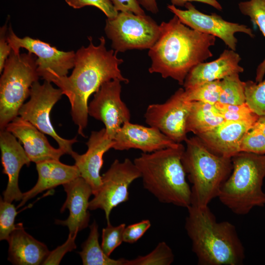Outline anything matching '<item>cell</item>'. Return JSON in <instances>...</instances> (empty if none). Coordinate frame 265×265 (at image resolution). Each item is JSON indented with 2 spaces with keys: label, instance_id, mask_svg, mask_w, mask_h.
<instances>
[{
  "label": "cell",
  "instance_id": "8d00e7d4",
  "mask_svg": "<svg viewBox=\"0 0 265 265\" xmlns=\"http://www.w3.org/2000/svg\"><path fill=\"white\" fill-rule=\"evenodd\" d=\"M77 235V234L74 235L69 234L66 241L54 250L50 251L42 265H59L62 257L67 252L76 248L75 240Z\"/></svg>",
  "mask_w": 265,
  "mask_h": 265
},
{
  "label": "cell",
  "instance_id": "4fadbf2b",
  "mask_svg": "<svg viewBox=\"0 0 265 265\" xmlns=\"http://www.w3.org/2000/svg\"><path fill=\"white\" fill-rule=\"evenodd\" d=\"M185 7L186 10H181L172 4L167 6L182 23L197 31L220 38L231 50H236V33H244L251 38L255 36L251 28L246 25L227 21L216 13H202L191 2L186 3Z\"/></svg>",
  "mask_w": 265,
  "mask_h": 265
},
{
  "label": "cell",
  "instance_id": "cb8c5ba5",
  "mask_svg": "<svg viewBox=\"0 0 265 265\" xmlns=\"http://www.w3.org/2000/svg\"><path fill=\"white\" fill-rule=\"evenodd\" d=\"M225 121L214 105L192 102L186 120V132L196 136L210 131Z\"/></svg>",
  "mask_w": 265,
  "mask_h": 265
},
{
  "label": "cell",
  "instance_id": "ffe728a7",
  "mask_svg": "<svg viewBox=\"0 0 265 265\" xmlns=\"http://www.w3.org/2000/svg\"><path fill=\"white\" fill-rule=\"evenodd\" d=\"M256 122L225 121L212 130L197 136L213 154L232 158L240 152L243 136L254 127Z\"/></svg>",
  "mask_w": 265,
  "mask_h": 265
},
{
  "label": "cell",
  "instance_id": "d4e9b609",
  "mask_svg": "<svg viewBox=\"0 0 265 265\" xmlns=\"http://www.w3.org/2000/svg\"><path fill=\"white\" fill-rule=\"evenodd\" d=\"M90 233L79 253L84 265H124L125 259H113L103 251L99 242L98 226L95 221L90 225Z\"/></svg>",
  "mask_w": 265,
  "mask_h": 265
},
{
  "label": "cell",
  "instance_id": "ab89813d",
  "mask_svg": "<svg viewBox=\"0 0 265 265\" xmlns=\"http://www.w3.org/2000/svg\"><path fill=\"white\" fill-rule=\"evenodd\" d=\"M191 1H197L206 3L219 11L222 9L221 5L217 0H171L172 4L175 6H185L186 3Z\"/></svg>",
  "mask_w": 265,
  "mask_h": 265
},
{
  "label": "cell",
  "instance_id": "30bf717a",
  "mask_svg": "<svg viewBox=\"0 0 265 265\" xmlns=\"http://www.w3.org/2000/svg\"><path fill=\"white\" fill-rule=\"evenodd\" d=\"M141 173L129 159L123 161L114 160L109 169L102 176V185L90 201L89 210L101 209L105 212L107 223H110L111 211L129 199V188Z\"/></svg>",
  "mask_w": 265,
  "mask_h": 265
},
{
  "label": "cell",
  "instance_id": "9a60e30c",
  "mask_svg": "<svg viewBox=\"0 0 265 265\" xmlns=\"http://www.w3.org/2000/svg\"><path fill=\"white\" fill-rule=\"evenodd\" d=\"M113 139L107 135L106 129L98 131H92L86 143L87 150L83 154L80 155L73 151L71 156L75 161L80 177L91 186L93 195H95L102 185L100 171L103 164L104 154L113 148Z\"/></svg>",
  "mask_w": 265,
  "mask_h": 265
},
{
  "label": "cell",
  "instance_id": "2e32d148",
  "mask_svg": "<svg viewBox=\"0 0 265 265\" xmlns=\"http://www.w3.org/2000/svg\"><path fill=\"white\" fill-rule=\"evenodd\" d=\"M115 150L138 149L149 153L177 146L176 143L153 127H145L128 121L123 124L113 139Z\"/></svg>",
  "mask_w": 265,
  "mask_h": 265
},
{
  "label": "cell",
  "instance_id": "6da1fadb",
  "mask_svg": "<svg viewBox=\"0 0 265 265\" xmlns=\"http://www.w3.org/2000/svg\"><path fill=\"white\" fill-rule=\"evenodd\" d=\"M89 44L82 46L75 53L74 69L69 76L54 77L53 82L69 99L73 121L78 126V133L85 137L84 130L88 124V101L106 82L118 79L128 83L129 80L122 74L119 66L123 60L117 56L114 50H107L106 39L102 36L95 45L89 37Z\"/></svg>",
  "mask_w": 265,
  "mask_h": 265
},
{
  "label": "cell",
  "instance_id": "4dcf8cb0",
  "mask_svg": "<svg viewBox=\"0 0 265 265\" xmlns=\"http://www.w3.org/2000/svg\"><path fill=\"white\" fill-rule=\"evenodd\" d=\"M214 106L225 121L256 122L259 117L246 102L240 105H230L218 102Z\"/></svg>",
  "mask_w": 265,
  "mask_h": 265
},
{
  "label": "cell",
  "instance_id": "83f0119b",
  "mask_svg": "<svg viewBox=\"0 0 265 265\" xmlns=\"http://www.w3.org/2000/svg\"><path fill=\"white\" fill-rule=\"evenodd\" d=\"M171 248L164 241L160 242L151 252L132 260H124V265H170L174 262Z\"/></svg>",
  "mask_w": 265,
  "mask_h": 265
},
{
  "label": "cell",
  "instance_id": "e0dca14e",
  "mask_svg": "<svg viewBox=\"0 0 265 265\" xmlns=\"http://www.w3.org/2000/svg\"><path fill=\"white\" fill-rule=\"evenodd\" d=\"M17 138L5 129L0 130V148L2 173L7 175L8 181L6 189L3 192V200L12 203L21 201L23 193L19 187L18 180L22 167L29 166L31 162L24 148Z\"/></svg>",
  "mask_w": 265,
  "mask_h": 265
},
{
  "label": "cell",
  "instance_id": "d6986e66",
  "mask_svg": "<svg viewBox=\"0 0 265 265\" xmlns=\"http://www.w3.org/2000/svg\"><path fill=\"white\" fill-rule=\"evenodd\" d=\"M5 129L23 143L29 159L35 163L49 160H59L65 154L60 148L55 149L52 146L45 133L19 116L10 122Z\"/></svg>",
  "mask_w": 265,
  "mask_h": 265
},
{
  "label": "cell",
  "instance_id": "9c48e42d",
  "mask_svg": "<svg viewBox=\"0 0 265 265\" xmlns=\"http://www.w3.org/2000/svg\"><path fill=\"white\" fill-rule=\"evenodd\" d=\"M63 95L60 88H55L51 82L45 80L41 84L38 80L31 85L30 99L24 104L18 112V116L29 122L45 134L53 137L65 154L71 155L72 145L77 142V137L64 139L55 131L51 122L50 112L56 102Z\"/></svg>",
  "mask_w": 265,
  "mask_h": 265
},
{
  "label": "cell",
  "instance_id": "8992f818",
  "mask_svg": "<svg viewBox=\"0 0 265 265\" xmlns=\"http://www.w3.org/2000/svg\"><path fill=\"white\" fill-rule=\"evenodd\" d=\"M232 171L218 196L233 213L245 215L255 207L265 206L262 186L265 178V154L240 152L231 158Z\"/></svg>",
  "mask_w": 265,
  "mask_h": 265
},
{
  "label": "cell",
  "instance_id": "5bb4252c",
  "mask_svg": "<svg viewBox=\"0 0 265 265\" xmlns=\"http://www.w3.org/2000/svg\"><path fill=\"white\" fill-rule=\"evenodd\" d=\"M121 82L115 79L103 83L88 105V115L104 123L112 139L123 124L131 118L130 111L121 99Z\"/></svg>",
  "mask_w": 265,
  "mask_h": 265
},
{
  "label": "cell",
  "instance_id": "ac0fdd59",
  "mask_svg": "<svg viewBox=\"0 0 265 265\" xmlns=\"http://www.w3.org/2000/svg\"><path fill=\"white\" fill-rule=\"evenodd\" d=\"M63 186L67 198L60 212H63L66 209H68L69 214L66 220H56L55 223L67 226L69 234L74 235L88 226L90 219L89 199L93 194L92 189L89 184L80 176Z\"/></svg>",
  "mask_w": 265,
  "mask_h": 265
},
{
  "label": "cell",
  "instance_id": "277c9868",
  "mask_svg": "<svg viewBox=\"0 0 265 265\" xmlns=\"http://www.w3.org/2000/svg\"><path fill=\"white\" fill-rule=\"evenodd\" d=\"M185 149L180 143L143 153L133 162L141 173L144 188L159 202L187 208L191 204V191L182 162Z\"/></svg>",
  "mask_w": 265,
  "mask_h": 265
},
{
  "label": "cell",
  "instance_id": "ba28073f",
  "mask_svg": "<svg viewBox=\"0 0 265 265\" xmlns=\"http://www.w3.org/2000/svg\"><path fill=\"white\" fill-rule=\"evenodd\" d=\"M107 37L116 53L130 50L150 49L158 40L159 25L150 16L120 12L107 18L105 27Z\"/></svg>",
  "mask_w": 265,
  "mask_h": 265
},
{
  "label": "cell",
  "instance_id": "836d02e7",
  "mask_svg": "<svg viewBox=\"0 0 265 265\" xmlns=\"http://www.w3.org/2000/svg\"><path fill=\"white\" fill-rule=\"evenodd\" d=\"M240 152L265 154V135L259 128L254 126L245 133L241 140Z\"/></svg>",
  "mask_w": 265,
  "mask_h": 265
},
{
  "label": "cell",
  "instance_id": "f35d334b",
  "mask_svg": "<svg viewBox=\"0 0 265 265\" xmlns=\"http://www.w3.org/2000/svg\"><path fill=\"white\" fill-rule=\"evenodd\" d=\"M115 8L120 12H130L145 15V12L137 0H109Z\"/></svg>",
  "mask_w": 265,
  "mask_h": 265
},
{
  "label": "cell",
  "instance_id": "d590c367",
  "mask_svg": "<svg viewBox=\"0 0 265 265\" xmlns=\"http://www.w3.org/2000/svg\"><path fill=\"white\" fill-rule=\"evenodd\" d=\"M149 220L144 219L126 227L124 232V242L133 243L140 238L151 227Z\"/></svg>",
  "mask_w": 265,
  "mask_h": 265
},
{
  "label": "cell",
  "instance_id": "8fae6325",
  "mask_svg": "<svg viewBox=\"0 0 265 265\" xmlns=\"http://www.w3.org/2000/svg\"><path fill=\"white\" fill-rule=\"evenodd\" d=\"M7 40L14 52L19 53L20 49L24 48L37 57V71L39 76L45 80L67 76L69 70L75 66L74 51H60L49 43L28 36L20 38L15 34L11 25L8 27Z\"/></svg>",
  "mask_w": 265,
  "mask_h": 265
},
{
  "label": "cell",
  "instance_id": "44dd1931",
  "mask_svg": "<svg viewBox=\"0 0 265 265\" xmlns=\"http://www.w3.org/2000/svg\"><path fill=\"white\" fill-rule=\"evenodd\" d=\"M241 58L232 50H225L216 59L201 62L188 73L183 86L187 89L209 81L221 80L234 74L242 73L244 69L239 65Z\"/></svg>",
  "mask_w": 265,
  "mask_h": 265
},
{
  "label": "cell",
  "instance_id": "60d3db41",
  "mask_svg": "<svg viewBox=\"0 0 265 265\" xmlns=\"http://www.w3.org/2000/svg\"><path fill=\"white\" fill-rule=\"evenodd\" d=\"M139 4L142 6L147 10L157 14L159 11V8L156 0H137Z\"/></svg>",
  "mask_w": 265,
  "mask_h": 265
},
{
  "label": "cell",
  "instance_id": "7c38bea8",
  "mask_svg": "<svg viewBox=\"0 0 265 265\" xmlns=\"http://www.w3.org/2000/svg\"><path fill=\"white\" fill-rule=\"evenodd\" d=\"M191 105L185 89L180 88L164 103L148 106L144 115L145 122L176 143L185 142L187 138L186 120Z\"/></svg>",
  "mask_w": 265,
  "mask_h": 265
},
{
  "label": "cell",
  "instance_id": "4316f807",
  "mask_svg": "<svg viewBox=\"0 0 265 265\" xmlns=\"http://www.w3.org/2000/svg\"><path fill=\"white\" fill-rule=\"evenodd\" d=\"M222 92L219 102L230 105L245 103V82L238 74H234L221 80Z\"/></svg>",
  "mask_w": 265,
  "mask_h": 265
},
{
  "label": "cell",
  "instance_id": "f1b7e54d",
  "mask_svg": "<svg viewBox=\"0 0 265 265\" xmlns=\"http://www.w3.org/2000/svg\"><path fill=\"white\" fill-rule=\"evenodd\" d=\"M187 99L214 105L219 102L222 92L221 80L204 82L185 89Z\"/></svg>",
  "mask_w": 265,
  "mask_h": 265
},
{
  "label": "cell",
  "instance_id": "7a4b0ae2",
  "mask_svg": "<svg viewBox=\"0 0 265 265\" xmlns=\"http://www.w3.org/2000/svg\"><path fill=\"white\" fill-rule=\"evenodd\" d=\"M160 33L149 51L150 73L171 78L183 85L189 71L212 56L210 48L216 37L193 29L174 16L159 25Z\"/></svg>",
  "mask_w": 265,
  "mask_h": 265
},
{
  "label": "cell",
  "instance_id": "484cf974",
  "mask_svg": "<svg viewBox=\"0 0 265 265\" xmlns=\"http://www.w3.org/2000/svg\"><path fill=\"white\" fill-rule=\"evenodd\" d=\"M241 13L249 17L254 25L257 26L265 37V0H249L238 3ZM265 75V58L258 65L255 82L263 80Z\"/></svg>",
  "mask_w": 265,
  "mask_h": 265
},
{
  "label": "cell",
  "instance_id": "d6a6232c",
  "mask_svg": "<svg viewBox=\"0 0 265 265\" xmlns=\"http://www.w3.org/2000/svg\"><path fill=\"white\" fill-rule=\"evenodd\" d=\"M126 224L122 223L114 226L110 223L103 229L101 247L104 253L109 256L123 240V235Z\"/></svg>",
  "mask_w": 265,
  "mask_h": 265
},
{
  "label": "cell",
  "instance_id": "5b68a950",
  "mask_svg": "<svg viewBox=\"0 0 265 265\" xmlns=\"http://www.w3.org/2000/svg\"><path fill=\"white\" fill-rule=\"evenodd\" d=\"M185 142L186 148L182 162L192 184L191 205L208 206L213 199L218 197L221 187L232 171L231 158L213 154L196 135L187 138Z\"/></svg>",
  "mask_w": 265,
  "mask_h": 265
},
{
  "label": "cell",
  "instance_id": "52a82bcc",
  "mask_svg": "<svg viewBox=\"0 0 265 265\" xmlns=\"http://www.w3.org/2000/svg\"><path fill=\"white\" fill-rule=\"evenodd\" d=\"M36 59L32 53L12 50L6 59L0 79V130L18 116L31 85L38 80Z\"/></svg>",
  "mask_w": 265,
  "mask_h": 265
},
{
  "label": "cell",
  "instance_id": "e575fe53",
  "mask_svg": "<svg viewBox=\"0 0 265 265\" xmlns=\"http://www.w3.org/2000/svg\"><path fill=\"white\" fill-rule=\"evenodd\" d=\"M67 3L75 9L93 6L101 10L108 19L114 18L118 11L109 0H65Z\"/></svg>",
  "mask_w": 265,
  "mask_h": 265
},
{
  "label": "cell",
  "instance_id": "b9f144b4",
  "mask_svg": "<svg viewBox=\"0 0 265 265\" xmlns=\"http://www.w3.org/2000/svg\"><path fill=\"white\" fill-rule=\"evenodd\" d=\"M254 126L259 128L265 135V116H259Z\"/></svg>",
  "mask_w": 265,
  "mask_h": 265
},
{
  "label": "cell",
  "instance_id": "603a6c76",
  "mask_svg": "<svg viewBox=\"0 0 265 265\" xmlns=\"http://www.w3.org/2000/svg\"><path fill=\"white\" fill-rule=\"evenodd\" d=\"M38 178L35 185L23 193V196L18 208L23 206L28 200L44 190L63 185L80 176L75 164L69 165L59 160H49L36 163Z\"/></svg>",
  "mask_w": 265,
  "mask_h": 265
},
{
  "label": "cell",
  "instance_id": "7402d4cb",
  "mask_svg": "<svg viewBox=\"0 0 265 265\" xmlns=\"http://www.w3.org/2000/svg\"><path fill=\"white\" fill-rule=\"evenodd\" d=\"M7 241L8 260L13 265H42L50 252L44 243L25 231L22 223L16 224Z\"/></svg>",
  "mask_w": 265,
  "mask_h": 265
},
{
  "label": "cell",
  "instance_id": "f546056e",
  "mask_svg": "<svg viewBox=\"0 0 265 265\" xmlns=\"http://www.w3.org/2000/svg\"><path fill=\"white\" fill-rule=\"evenodd\" d=\"M245 102L259 116H265V79L259 82H245Z\"/></svg>",
  "mask_w": 265,
  "mask_h": 265
},
{
  "label": "cell",
  "instance_id": "3957f363",
  "mask_svg": "<svg viewBox=\"0 0 265 265\" xmlns=\"http://www.w3.org/2000/svg\"><path fill=\"white\" fill-rule=\"evenodd\" d=\"M185 229L200 265H240L245 250L235 226L218 222L208 206L187 208Z\"/></svg>",
  "mask_w": 265,
  "mask_h": 265
},
{
  "label": "cell",
  "instance_id": "74e56055",
  "mask_svg": "<svg viewBox=\"0 0 265 265\" xmlns=\"http://www.w3.org/2000/svg\"><path fill=\"white\" fill-rule=\"evenodd\" d=\"M0 28V72L3 71L5 62L9 56L12 48L7 40V22Z\"/></svg>",
  "mask_w": 265,
  "mask_h": 265
},
{
  "label": "cell",
  "instance_id": "1f68e13d",
  "mask_svg": "<svg viewBox=\"0 0 265 265\" xmlns=\"http://www.w3.org/2000/svg\"><path fill=\"white\" fill-rule=\"evenodd\" d=\"M18 212L15 206L11 202L0 198V240H8L15 230V217Z\"/></svg>",
  "mask_w": 265,
  "mask_h": 265
}]
</instances>
